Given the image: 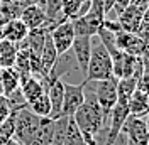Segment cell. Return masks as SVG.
Instances as JSON below:
<instances>
[{
	"instance_id": "1",
	"label": "cell",
	"mask_w": 149,
	"mask_h": 145,
	"mask_svg": "<svg viewBox=\"0 0 149 145\" xmlns=\"http://www.w3.org/2000/svg\"><path fill=\"white\" fill-rule=\"evenodd\" d=\"M71 120L74 122V125L78 127L85 144L95 145V137L98 135V132L105 127L103 111L98 106V103L95 101V98H92V100L85 98L83 105L74 111Z\"/></svg>"
},
{
	"instance_id": "2",
	"label": "cell",
	"mask_w": 149,
	"mask_h": 145,
	"mask_svg": "<svg viewBox=\"0 0 149 145\" xmlns=\"http://www.w3.org/2000/svg\"><path fill=\"white\" fill-rule=\"evenodd\" d=\"M110 76H113L110 54H109L107 47L100 42V39L97 36H92V52H90L88 66L85 71L83 83L100 81V79H107Z\"/></svg>"
},
{
	"instance_id": "3",
	"label": "cell",
	"mask_w": 149,
	"mask_h": 145,
	"mask_svg": "<svg viewBox=\"0 0 149 145\" xmlns=\"http://www.w3.org/2000/svg\"><path fill=\"white\" fill-rule=\"evenodd\" d=\"M14 137L20 145H31L32 138L36 135L37 128L41 125V117L32 113L29 106L14 111Z\"/></svg>"
},
{
	"instance_id": "4",
	"label": "cell",
	"mask_w": 149,
	"mask_h": 145,
	"mask_svg": "<svg viewBox=\"0 0 149 145\" xmlns=\"http://www.w3.org/2000/svg\"><path fill=\"white\" fill-rule=\"evenodd\" d=\"M117 78L110 76L107 79H100V81H90L88 84H92V93L95 95L93 98L98 103V106L103 111V118H105V127L109 122V115L110 110L113 108V105L117 103Z\"/></svg>"
},
{
	"instance_id": "5",
	"label": "cell",
	"mask_w": 149,
	"mask_h": 145,
	"mask_svg": "<svg viewBox=\"0 0 149 145\" xmlns=\"http://www.w3.org/2000/svg\"><path fill=\"white\" fill-rule=\"evenodd\" d=\"M122 133L127 138L125 145H148L149 133H148V127H146V117L129 115L124 127H122Z\"/></svg>"
},
{
	"instance_id": "6",
	"label": "cell",
	"mask_w": 149,
	"mask_h": 145,
	"mask_svg": "<svg viewBox=\"0 0 149 145\" xmlns=\"http://www.w3.org/2000/svg\"><path fill=\"white\" fill-rule=\"evenodd\" d=\"M63 110H61V117H73L74 111L83 105L85 98V83L80 84H71V83H63Z\"/></svg>"
},
{
	"instance_id": "7",
	"label": "cell",
	"mask_w": 149,
	"mask_h": 145,
	"mask_svg": "<svg viewBox=\"0 0 149 145\" xmlns=\"http://www.w3.org/2000/svg\"><path fill=\"white\" fill-rule=\"evenodd\" d=\"M74 29H73V24L71 20H63L59 24H56L54 27L49 30V37L54 44V49L58 56L65 54L71 49V44L74 41Z\"/></svg>"
},
{
	"instance_id": "8",
	"label": "cell",
	"mask_w": 149,
	"mask_h": 145,
	"mask_svg": "<svg viewBox=\"0 0 149 145\" xmlns=\"http://www.w3.org/2000/svg\"><path fill=\"white\" fill-rule=\"evenodd\" d=\"M103 20H105V15L100 14V12H95V10H88L85 15L81 17L71 19V24H73L74 34L76 36H97L98 29L102 27Z\"/></svg>"
},
{
	"instance_id": "9",
	"label": "cell",
	"mask_w": 149,
	"mask_h": 145,
	"mask_svg": "<svg viewBox=\"0 0 149 145\" xmlns=\"http://www.w3.org/2000/svg\"><path fill=\"white\" fill-rule=\"evenodd\" d=\"M113 37H115V46L120 49L122 52L130 54V56H137V57H141L144 54V49L148 46V42H144L137 34L125 32L122 29L117 30V32H113Z\"/></svg>"
},
{
	"instance_id": "10",
	"label": "cell",
	"mask_w": 149,
	"mask_h": 145,
	"mask_svg": "<svg viewBox=\"0 0 149 145\" xmlns=\"http://www.w3.org/2000/svg\"><path fill=\"white\" fill-rule=\"evenodd\" d=\"M19 19L27 26V29H37V27H49L53 29L54 24H51L46 17V12L42 7L39 5H29V7H24L20 10V15Z\"/></svg>"
},
{
	"instance_id": "11",
	"label": "cell",
	"mask_w": 149,
	"mask_h": 145,
	"mask_svg": "<svg viewBox=\"0 0 149 145\" xmlns=\"http://www.w3.org/2000/svg\"><path fill=\"white\" fill-rule=\"evenodd\" d=\"M63 83L61 79H49L47 78V84H46V95L49 98V103H51V117L53 120L61 117V110H63V93H65V88H63Z\"/></svg>"
},
{
	"instance_id": "12",
	"label": "cell",
	"mask_w": 149,
	"mask_h": 145,
	"mask_svg": "<svg viewBox=\"0 0 149 145\" xmlns=\"http://www.w3.org/2000/svg\"><path fill=\"white\" fill-rule=\"evenodd\" d=\"M46 84H47V78L41 79V78H36V76H29L26 79H22L20 84H19V90L22 93L26 103H31L36 98H39L42 93H46Z\"/></svg>"
},
{
	"instance_id": "13",
	"label": "cell",
	"mask_w": 149,
	"mask_h": 145,
	"mask_svg": "<svg viewBox=\"0 0 149 145\" xmlns=\"http://www.w3.org/2000/svg\"><path fill=\"white\" fill-rule=\"evenodd\" d=\"M71 49H73V56H74V59H76L78 68L85 72L86 71V66H88L90 52H92V37L90 36H74Z\"/></svg>"
},
{
	"instance_id": "14",
	"label": "cell",
	"mask_w": 149,
	"mask_h": 145,
	"mask_svg": "<svg viewBox=\"0 0 149 145\" xmlns=\"http://www.w3.org/2000/svg\"><path fill=\"white\" fill-rule=\"evenodd\" d=\"M142 12H144V10L137 9V7H134V5H127V7L117 15V22H119V26H120L122 30H125V32H134V34H136L137 29H139V26H141V22H142Z\"/></svg>"
},
{
	"instance_id": "15",
	"label": "cell",
	"mask_w": 149,
	"mask_h": 145,
	"mask_svg": "<svg viewBox=\"0 0 149 145\" xmlns=\"http://www.w3.org/2000/svg\"><path fill=\"white\" fill-rule=\"evenodd\" d=\"M2 32H3V39H7L10 42H14V44H20V42L27 37L29 29L20 19L15 17V19L7 20V22L2 26Z\"/></svg>"
},
{
	"instance_id": "16",
	"label": "cell",
	"mask_w": 149,
	"mask_h": 145,
	"mask_svg": "<svg viewBox=\"0 0 149 145\" xmlns=\"http://www.w3.org/2000/svg\"><path fill=\"white\" fill-rule=\"evenodd\" d=\"M127 106H129V115L146 117L149 113V96L144 95L142 91L136 90L130 95L129 101H127Z\"/></svg>"
},
{
	"instance_id": "17",
	"label": "cell",
	"mask_w": 149,
	"mask_h": 145,
	"mask_svg": "<svg viewBox=\"0 0 149 145\" xmlns=\"http://www.w3.org/2000/svg\"><path fill=\"white\" fill-rule=\"evenodd\" d=\"M53 132H54V120L49 117L41 118V125L37 128L31 145H51V142H53Z\"/></svg>"
},
{
	"instance_id": "18",
	"label": "cell",
	"mask_w": 149,
	"mask_h": 145,
	"mask_svg": "<svg viewBox=\"0 0 149 145\" xmlns=\"http://www.w3.org/2000/svg\"><path fill=\"white\" fill-rule=\"evenodd\" d=\"M0 81L3 86V95L9 96L10 93H14L19 88L20 78L14 68H0Z\"/></svg>"
},
{
	"instance_id": "19",
	"label": "cell",
	"mask_w": 149,
	"mask_h": 145,
	"mask_svg": "<svg viewBox=\"0 0 149 145\" xmlns=\"http://www.w3.org/2000/svg\"><path fill=\"white\" fill-rule=\"evenodd\" d=\"M17 51V44L10 42L7 39H2L0 41V68H12L15 63Z\"/></svg>"
},
{
	"instance_id": "20",
	"label": "cell",
	"mask_w": 149,
	"mask_h": 145,
	"mask_svg": "<svg viewBox=\"0 0 149 145\" xmlns=\"http://www.w3.org/2000/svg\"><path fill=\"white\" fill-rule=\"evenodd\" d=\"M44 12H46V17L51 24H59L63 20H68L61 15V7H63V0H42V5H41Z\"/></svg>"
},
{
	"instance_id": "21",
	"label": "cell",
	"mask_w": 149,
	"mask_h": 145,
	"mask_svg": "<svg viewBox=\"0 0 149 145\" xmlns=\"http://www.w3.org/2000/svg\"><path fill=\"white\" fill-rule=\"evenodd\" d=\"M56 59H58V52L54 49V44L51 41V37L47 34L46 41H44V46H42V51H41V61H42V68H44V72H49L51 68L54 66Z\"/></svg>"
},
{
	"instance_id": "22",
	"label": "cell",
	"mask_w": 149,
	"mask_h": 145,
	"mask_svg": "<svg viewBox=\"0 0 149 145\" xmlns=\"http://www.w3.org/2000/svg\"><path fill=\"white\" fill-rule=\"evenodd\" d=\"M12 68L17 71L20 81H22V79H26V78H29V76H32V74H31V68H29V51H27V47L19 49V51H17L15 63H14Z\"/></svg>"
},
{
	"instance_id": "23",
	"label": "cell",
	"mask_w": 149,
	"mask_h": 145,
	"mask_svg": "<svg viewBox=\"0 0 149 145\" xmlns=\"http://www.w3.org/2000/svg\"><path fill=\"white\" fill-rule=\"evenodd\" d=\"M27 106L32 113H36L37 117H41V118L51 117V103H49V98H47L46 93H42L39 98H36L34 101H31Z\"/></svg>"
},
{
	"instance_id": "24",
	"label": "cell",
	"mask_w": 149,
	"mask_h": 145,
	"mask_svg": "<svg viewBox=\"0 0 149 145\" xmlns=\"http://www.w3.org/2000/svg\"><path fill=\"white\" fill-rule=\"evenodd\" d=\"M137 90L149 96V72H142L137 81Z\"/></svg>"
},
{
	"instance_id": "25",
	"label": "cell",
	"mask_w": 149,
	"mask_h": 145,
	"mask_svg": "<svg viewBox=\"0 0 149 145\" xmlns=\"http://www.w3.org/2000/svg\"><path fill=\"white\" fill-rule=\"evenodd\" d=\"M10 106H9V101H7V98L3 96V98H0V123L5 120V118L10 115Z\"/></svg>"
},
{
	"instance_id": "26",
	"label": "cell",
	"mask_w": 149,
	"mask_h": 145,
	"mask_svg": "<svg viewBox=\"0 0 149 145\" xmlns=\"http://www.w3.org/2000/svg\"><path fill=\"white\" fill-rule=\"evenodd\" d=\"M129 2L130 0H113V9L110 10V14L113 12V14H115V19H117V15L129 5Z\"/></svg>"
},
{
	"instance_id": "27",
	"label": "cell",
	"mask_w": 149,
	"mask_h": 145,
	"mask_svg": "<svg viewBox=\"0 0 149 145\" xmlns=\"http://www.w3.org/2000/svg\"><path fill=\"white\" fill-rule=\"evenodd\" d=\"M15 2H17L22 9H24V7H29V5H39L42 0H15Z\"/></svg>"
},
{
	"instance_id": "28",
	"label": "cell",
	"mask_w": 149,
	"mask_h": 145,
	"mask_svg": "<svg viewBox=\"0 0 149 145\" xmlns=\"http://www.w3.org/2000/svg\"><path fill=\"white\" fill-rule=\"evenodd\" d=\"M129 5H134V7H137V9L144 10V9L149 5V3H148V0H130Z\"/></svg>"
},
{
	"instance_id": "29",
	"label": "cell",
	"mask_w": 149,
	"mask_h": 145,
	"mask_svg": "<svg viewBox=\"0 0 149 145\" xmlns=\"http://www.w3.org/2000/svg\"><path fill=\"white\" fill-rule=\"evenodd\" d=\"M142 22H148L149 24V5L144 9V12H142Z\"/></svg>"
},
{
	"instance_id": "30",
	"label": "cell",
	"mask_w": 149,
	"mask_h": 145,
	"mask_svg": "<svg viewBox=\"0 0 149 145\" xmlns=\"http://www.w3.org/2000/svg\"><path fill=\"white\" fill-rule=\"evenodd\" d=\"M0 145H20V144H19V142L15 140V138H9V140H5V142H2Z\"/></svg>"
},
{
	"instance_id": "31",
	"label": "cell",
	"mask_w": 149,
	"mask_h": 145,
	"mask_svg": "<svg viewBox=\"0 0 149 145\" xmlns=\"http://www.w3.org/2000/svg\"><path fill=\"white\" fill-rule=\"evenodd\" d=\"M5 95H3V86H2V81H0V98H3Z\"/></svg>"
},
{
	"instance_id": "32",
	"label": "cell",
	"mask_w": 149,
	"mask_h": 145,
	"mask_svg": "<svg viewBox=\"0 0 149 145\" xmlns=\"http://www.w3.org/2000/svg\"><path fill=\"white\" fill-rule=\"evenodd\" d=\"M146 127H148V133H149V113L146 115Z\"/></svg>"
},
{
	"instance_id": "33",
	"label": "cell",
	"mask_w": 149,
	"mask_h": 145,
	"mask_svg": "<svg viewBox=\"0 0 149 145\" xmlns=\"http://www.w3.org/2000/svg\"><path fill=\"white\" fill-rule=\"evenodd\" d=\"M10 2H14V0H0V3H10Z\"/></svg>"
},
{
	"instance_id": "34",
	"label": "cell",
	"mask_w": 149,
	"mask_h": 145,
	"mask_svg": "<svg viewBox=\"0 0 149 145\" xmlns=\"http://www.w3.org/2000/svg\"><path fill=\"white\" fill-rule=\"evenodd\" d=\"M148 145H149V144H148Z\"/></svg>"
}]
</instances>
